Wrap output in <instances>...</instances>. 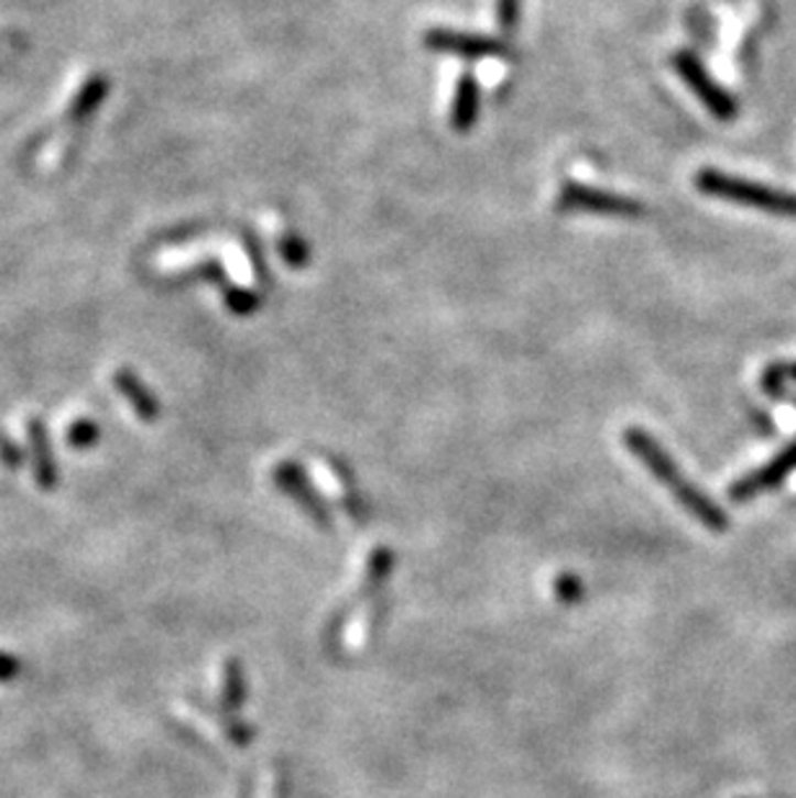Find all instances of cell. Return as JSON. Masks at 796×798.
I'll return each instance as SVG.
<instances>
[{"label":"cell","instance_id":"11","mask_svg":"<svg viewBox=\"0 0 796 798\" xmlns=\"http://www.w3.org/2000/svg\"><path fill=\"white\" fill-rule=\"evenodd\" d=\"M115 383L119 387V393H122L124 398H128L130 404L135 406V412L140 416H145V419H148V416L155 414V412H151V408H155V406H151V398H148L145 393H140V391H143V387H140L135 383V378L124 375V372H115Z\"/></svg>","mask_w":796,"mask_h":798},{"label":"cell","instance_id":"13","mask_svg":"<svg viewBox=\"0 0 796 798\" xmlns=\"http://www.w3.org/2000/svg\"><path fill=\"white\" fill-rule=\"evenodd\" d=\"M786 380H796V362H776L763 372L761 385L768 395H781Z\"/></svg>","mask_w":796,"mask_h":798},{"label":"cell","instance_id":"1","mask_svg":"<svg viewBox=\"0 0 796 798\" xmlns=\"http://www.w3.org/2000/svg\"><path fill=\"white\" fill-rule=\"evenodd\" d=\"M623 445L629 447V452L642 462L646 471H650L662 487L669 489V494L678 499V502L686 506L701 525L717 529V533L729 527L727 514L721 512L709 496H704L701 489L683 479L680 468L675 466V460L669 458L665 450H662L659 442L650 435V431H644L642 427H626L623 429Z\"/></svg>","mask_w":796,"mask_h":798},{"label":"cell","instance_id":"15","mask_svg":"<svg viewBox=\"0 0 796 798\" xmlns=\"http://www.w3.org/2000/svg\"><path fill=\"white\" fill-rule=\"evenodd\" d=\"M554 592L561 602H579L582 600L585 589H582V581H579L575 573H561V577L556 579Z\"/></svg>","mask_w":796,"mask_h":798},{"label":"cell","instance_id":"2","mask_svg":"<svg viewBox=\"0 0 796 798\" xmlns=\"http://www.w3.org/2000/svg\"><path fill=\"white\" fill-rule=\"evenodd\" d=\"M698 192L709 194V197L727 199V203L753 207V210L776 215V218H792L796 220V192H784L765 186L761 182H750V178L724 174L717 168H704L696 176Z\"/></svg>","mask_w":796,"mask_h":798},{"label":"cell","instance_id":"10","mask_svg":"<svg viewBox=\"0 0 796 798\" xmlns=\"http://www.w3.org/2000/svg\"><path fill=\"white\" fill-rule=\"evenodd\" d=\"M96 99H99V80L91 76L73 78V84H68L63 96H59L57 111H63V114H78V111H86L91 107Z\"/></svg>","mask_w":796,"mask_h":798},{"label":"cell","instance_id":"5","mask_svg":"<svg viewBox=\"0 0 796 798\" xmlns=\"http://www.w3.org/2000/svg\"><path fill=\"white\" fill-rule=\"evenodd\" d=\"M424 47L429 52H437V55H452L460 59H471V63L504 57L510 52L508 42L500 40V36L460 32V29H443V26L429 29V32L424 34Z\"/></svg>","mask_w":796,"mask_h":798},{"label":"cell","instance_id":"6","mask_svg":"<svg viewBox=\"0 0 796 798\" xmlns=\"http://www.w3.org/2000/svg\"><path fill=\"white\" fill-rule=\"evenodd\" d=\"M794 471H796V442L784 447L776 458L765 462V466L757 468V471L742 475L738 483H732V487H729V499H732V502H748V499L763 494V491L781 487V483H784Z\"/></svg>","mask_w":796,"mask_h":798},{"label":"cell","instance_id":"14","mask_svg":"<svg viewBox=\"0 0 796 798\" xmlns=\"http://www.w3.org/2000/svg\"><path fill=\"white\" fill-rule=\"evenodd\" d=\"M497 24L504 34L515 32L520 24V0H497Z\"/></svg>","mask_w":796,"mask_h":798},{"label":"cell","instance_id":"7","mask_svg":"<svg viewBox=\"0 0 796 798\" xmlns=\"http://www.w3.org/2000/svg\"><path fill=\"white\" fill-rule=\"evenodd\" d=\"M481 111V86L473 73H460L456 94L450 103V127L456 132H471L479 122Z\"/></svg>","mask_w":796,"mask_h":798},{"label":"cell","instance_id":"12","mask_svg":"<svg viewBox=\"0 0 796 798\" xmlns=\"http://www.w3.org/2000/svg\"><path fill=\"white\" fill-rule=\"evenodd\" d=\"M277 249H280V256L287 261L293 270H301V266H305V261H308V245H305V241L297 233H282L280 241H277Z\"/></svg>","mask_w":796,"mask_h":798},{"label":"cell","instance_id":"4","mask_svg":"<svg viewBox=\"0 0 796 798\" xmlns=\"http://www.w3.org/2000/svg\"><path fill=\"white\" fill-rule=\"evenodd\" d=\"M673 65L675 70H678V76L683 78V84L696 94V99L701 101L713 117L721 119V122H732V119L738 117V99L711 78V73L704 68V63L694 55V52H678V55L673 57Z\"/></svg>","mask_w":796,"mask_h":798},{"label":"cell","instance_id":"3","mask_svg":"<svg viewBox=\"0 0 796 798\" xmlns=\"http://www.w3.org/2000/svg\"><path fill=\"white\" fill-rule=\"evenodd\" d=\"M556 207L561 212H590V215H608V218H642L646 207L639 199L623 197V194L595 189V186L567 182L559 189Z\"/></svg>","mask_w":796,"mask_h":798},{"label":"cell","instance_id":"8","mask_svg":"<svg viewBox=\"0 0 796 798\" xmlns=\"http://www.w3.org/2000/svg\"><path fill=\"white\" fill-rule=\"evenodd\" d=\"M274 479L280 481L282 489L290 491V494L303 504V510L308 512L310 517L321 522V525H329V512H326V506L321 499H318V494H314V489H310V483L303 475V471H297L295 466H282Z\"/></svg>","mask_w":796,"mask_h":798},{"label":"cell","instance_id":"9","mask_svg":"<svg viewBox=\"0 0 796 798\" xmlns=\"http://www.w3.org/2000/svg\"><path fill=\"white\" fill-rule=\"evenodd\" d=\"M205 243L203 241H189V243H178V245H166L155 253L153 264L155 270L163 274H176L184 270H192V266L199 264L205 259Z\"/></svg>","mask_w":796,"mask_h":798}]
</instances>
